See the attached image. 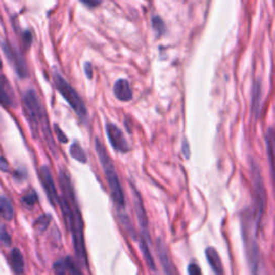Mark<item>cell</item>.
Wrapping results in <instances>:
<instances>
[{
	"label": "cell",
	"mask_w": 275,
	"mask_h": 275,
	"mask_svg": "<svg viewBox=\"0 0 275 275\" xmlns=\"http://www.w3.org/2000/svg\"><path fill=\"white\" fill-rule=\"evenodd\" d=\"M59 182L62 186L63 195H65L72 205V221H71V229L72 238H73V246L74 252L76 255L77 262L84 268H88L87 262V254H86L85 247V240H84V222L82 218V214L80 212V208L77 205L74 191L71 185L70 177L67 172H62L59 173Z\"/></svg>",
	"instance_id": "6da1fadb"
},
{
	"label": "cell",
	"mask_w": 275,
	"mask_h": 275,
	"mask_svg": "<svg viewBox=\"0 0 275 275\" xmlns=\"http://www.w3.org/2000/svg\"><path fill=\"white\" fill-rule=\"evenodd\" d=\"M241 227H242V237L244 241V248L246 259L251 269L252 275H261L262 258L260 247L257 242V232L254 212L252 210H245L243 216L241 217Z\"/></svg>",
	"instance_id": "7a4b0ae2"
},
{
	"label": "cell",
	"mask_w": 275,
	"mask_h": 275,
	"mask_svg": "<svg viewBox=\"0 0 275 275\" xmlns=\"http://www.w3.org/2000/svg\"><path fill=\"white\" fill-rule=\"evenodd\" d=\"M95 150H96L97 152L102 170L103 172H105L112 199H113L115 205L117 206L118 211L122 212L124 211L126 206L123 187H122V184H120V180H119L114 163L111 160L106 146L102 144V142L98 139V138L95 139Z\"/></svg>",
	"instance_id": "3957f363"
},
{
	"label": "cell",
	"mask_w": 275,
	"mask_h": 275,
	"mask_svg": "<svg viewBox=\"0 0 275 275\" xmlns=\"http://www.w3.org/2000/svg\"><path fill=\"white\" fill-rule=\"evenodd\" d=\"M252 173V186H253V197L255 202V221L256 226L259 229L261 225V220L266 208V191L263 183V178L261 176V172L256 162L252 163L251 168Z\"/></svg>",
	"instance_id": "277c9868"
},
{
	"label": "cell",
	"mask_w": 275,
	"mask_h": 275,
	"mask_svg": "<svg viewBox=\"0 0 275 275\" xmlns=\"http://www.w3.org/2000/svg\"><path fill=\"white\" fill-rule=\"evenodd\" d=\"M54 83L57 91L62 95L64 99L69 103V106L73 109L75 114L81 119L87 117V109H86L85 103L72 86L62 75L57 73L54 75Z\"/></svg>",
	"instance_id": "5b68a950"
},
{
	"label": "cell",
	"mask_w": 275,
	"mask_h": 275,
	"mask_svg": "<svg viewBox=\"0 0 275 275\" xmlns=\"http://www.w3.org/2000/svg\"><path fill=\"white\" fill-rule=\"evenodd\" d=\"M23 108L26 118H27L33 138H38L39 122L44 108L41 106L37 93L33 89H28L23 95Z\"/></svg>",
	"instance_id": "8992f818"
},
{
	"label": "cell",
	"mask_w": 275,
	"mask_h": 275,
	"mask_svg": "<svg viewBox=\"0 0 275 275\" xmlns=\"http://www.w3.org/2000/svg\"><path fill=\"white\" fill-rule=\"evenodd\" d=\"M2 48L6 57L10 60L11 65L13 66L16 74L20 76V79H27L29 75L28 68L25 63L23 55L20 53V51L13 48L10 43L8 42H3Z\"/></svg>",
	"instance_id": "52a82bcc"
},
{
	"label": "cell",
	"mask_w": 275,
	"mask_h": 275,
	"mask_svg": "<svg viewBox=\"0 0 275 275\" xmlns=\"http://www.w3.org/2000/svg\"><path fill=\"white\" fill-rule=\"evenodd\" d=\"M132 188V198H133V204H134V210H135V215L138 218V222H139L140 228H141V237L148 241V242L151 243L150 240V234H149V220L148 216H146V212L144 209V204L142 201V198L139 194V192L131 185Z\"/></svg>",
	"instance_id": "ba28073f"
},
{
	"label": "cell",
	"mask_w": 275,
	"mask_h": 275,
	"mask_svg": "<svg viewBox=\"0 0 275 275\" xmlns=\"http://www.w3.org/2000/svg\"><path fill=\"white\" fill-rule=\"evenodd\" d=\"M108 139L110 144L115 151L120 153H127L130 151V145H129L127 139L125 138L124 132L114 124H108L106 127Z\"/></svg>",
	"instance_id": "9c48e42d"
},
{
	"label": "cell",
	"mask_w": 275,
	"mask_h": 275,
	"mask_svg": "<svg viewBox=\"0 0 275 275\" xmlns=\"http://www.w3.org/2000/svg\"><path fill=\"white\" fill-rule=\"evenodd\" d=\"M40 179L43 188L47 193L48 199L50 203L56 206V203L58 202V195L56 191V186L53 179V175H52V172L48 166H42L40 169Z\"/></svg>",
	"instance_id": "30bf717a"
},
{
	"label": "cell",
	"mask_w": 275,
	"mask_h": 275,
	"mask_svg": "<svg viewBox=\"0 0 275 275\" xmlns=\"http://www.w3.org/2000/svg\"><path fill=\"white\" fill-rule=\"evenodd\" d=\"M156 251L158 254V258H159L163 274L165 275H177L175 265H174L173 261H172V258L169 254V249L166 246V243L163 242L160 238H158L156 240Z\"/></svg>",
	"instance_id": "8fae6325"
},
{
	"label": "cell",
	"mask_w": 275,
	"mask_h": 275,
	"mask_svg": "<svg viewBox=\"0 0 275 275\" xmlns=\"http://www.w3.org/2000/svg\"><path fill=\"white\" fill-rule=\"evenodd\" d=\"M39 129H41L43 138H44V141H45V143L48 145L50 152L54 155V157H57L58 156V155H57V146H56V143L54 142L53 134H52V129H51V125H50L45 110L42 112V114L40 116Z\"/></svg>",
	"instance_id": "7c38bea8"
},
{
	"label": "cell",
	"mask_w": 275,
	"mask_h": 275,
	"mask_svg": "<svg viewBox=\"0 0 275 275\" xmlns=\"http://www.w3.org/2000/svg\"><path fill=\"white\" fill-rule=\"evenodd\" d=\"M265 146L270 167V174L275 188V130L272 128H270L268 132L265 133Z\"/></svg>",
	"instance_id": "4fadbf2b"
},
{
	"label": "cell",
	"mask_w": 275,
	"mask_h": 275,
	"mask_svg": "<svg viewBox=\"0 0 275 275\" xmlns=\"http://www.w3.org/2000/svg\"><path fill=\"white\" fill-rule=\"evenodd\" d=\"M205 257L209 262V265L215 275H225V269L221 261V258L216 251V248L208 247L205 249Z\"/></svg>",
	"instance_id": "5bb4252c"
},
{
	"label": "cell",
	"mask_w": 275,
	"mask_h": 275,
	"mask_svg": "<svg viewBox=\"0 0 275 275\" xmlns=\"http://www.w3.org/2000/svg\"><path fill=\"white\" fill-rule=\"evenodd\" d=\"M0 105L7 109L14 106V94L5 76L0 77Z\"/></svg>",
	"instance_id": "9a60e30c"
},
{
	"label": "cell",
	"mask_w": 275,
	"mask_h": 275,
	"mask_svg": "<svg viewBox=\"0 0 275 275\" xmlns=\"http://www.w3.org/2000/svg\"><path fill=\"white\" fill-rule=\"evenodd\" d=\"M113 91H114L115 97L119 101H123V102L130 101L133 97V93H132L130 84H129L127 80H124V79L116 81V83L114 84Z\"/></svg>",
	"instance_id": "2e32d148"
},
{
	"label": "cell",
	"mask_w": 275,
	"mask_h": 275,
	"mask_svg": "<svg viewBox=\"0 0 275 275\" xmlns=\"http://www.w3.org/2000/svg\"><path fill=\"white\" fill-rule=\"evenodd\" d=\"M10 264L16 275H22L25 271V260L19 248H13L10 253Z\"/></svg>",
	"instance_id": "e0dca14e"
},
{
	"label": "cell",
	"mask_w": 275,
	"mask_h": 275,
	"mask_svg": "<svg viewBox=\"0 0 275 275\" xmlns=\"http://www.w3.org/2000/svg\"><path fill=\"white\" fill-rule=\"evenodd\" d=\"M0 217L10 221L14 217V209L11 201L8 198L0 196Z\"/></svg>",
	"instance_id": "ac0fdd59"
},
{
	"label": "cell",
	"mask_w": 275,
	"mask_h": 275,
	"mask_svg": "<svg viewBox=\"0 0 275 275\" xmlns=\"http://www.w3.org/2000/svg\"><path fill=\"white\" fill-rule=\"evenodd\" d=\"M260 103H261V86L259 81L254 84L253 87V112L257 118L260 114Z\"/></svg>",
	"instance_id": "d6986e66"
},
{
	"label": "cell",
	"mask_w": 275,
	"mask_h": 275,
	"mask_svg": "<svg viewBox=\"0 0 275 275\" xmlns=\"http://www.w3.org/2000/svg\"><path fill=\"white\" fill-rule=\"evenodd\" d=\"M70 155L71 157L79 161L81 163H86L87 162V155H86L85 151L83 150V148L81 146V144L79 142H73L71 145H70Z\"/></svg>",
	"instance_id": "ffe728a7"
},
{
	"label": "cell",
	"mask_w": 275,
	"mask_h": 275,
	"mask_svg": "<svg viewBox=\"0 0 275 275\" xmlns=\"http://www.w3.org/2000/svg\"><path fill=\"white\" fill-rule=\"evenodd\" d=\"M51 220H52V217H51V215L49 214H43L41 215V216L36 220V222H34V229H36L38 232H43V231H45L48 229V227L50 226V223H51Z\"/></svg>",
	"instance_id": "44dd1931"
},
{
	"label": "cell",
	"mask_w": 275,
	"mask_h": 275,
	"mask_svg": "<svg viewBox=\"0 0 275 275\" xmlns=\"http://www.w3.org/2000/svg\"><path fill=\"white\" fill-rule=\"evenodd\" d=\"M66 265H67V271L69 272V275H84L82 271L80 270L79 265L73 260L72 257H66Z\"/></svg>",
	"instance_id": "7402d4cb"
},
{
	"label": "cell",
	"mask_w": 275,
	"mask_h": 275,
	"mask_svg": "<svg viewBox=\"0 0 275 275\" xmlns=\"http://www.w3.org/2000/svg\"><path fill=\"white\" fill-rule=\"evenodd\" d=\"M22 202L24 205L28 206V208H32L38 202V195L36 192H29L27 194H25L22 198Z\"/></svg>",
	"instance_id": "603a6c76"
},
{
	"label": "cell",
	"mask_w": 275,
	"mask_h": 275,
	"mask_svg": "<svg viewBox=\"0 0 275 275\" xmlns=\"http://www.w3.org/2000/svg\"><path fill=\"white\" fill-rule=\"evenodd\" d=\"M152 26H153V29L156 31V33L158 34L159 37L161 36V34L165 33V31H166V25L159 16H154L153 17V19H152Z\"/></svg>",
	"instance_id": "cb8c5ba5"
},
{
	"label": "cell",
	"mask_w": 275,
	"mask_h": 275,
	"mask_svg": "<svg viewBox=\"0 0 275 275\" xmlns=\"http://www.w3.org/2000/svg\"><path fill=\"white\" fill-rule=\"evenodd\" d=\"M0 243L6 247H9L12 243L11 236L9 235V232L7 231L5 226H0Z\"/></svg>",
	"instance_id": "d4e9b609"
},
{
	"label": "cell",
	"mask_w": 275,
	"mask_h": 275,
	"mask_svg": "<svg viewBox=\"0 0 275 275\" xmlns=\"http://www.w3.org/2000/svg\"><path fill=\"white\" fill-rule=\"evenodd\" d=\"M53 270L56 275H65L67 271V265L65 260H57L54 265H53Z\"/></svg>",
	"instance_id": "484cf974"
},
{
	"label": "cell",
	"mask_w": 275,
	"mask_h": 275,
	"mask_svg": "<svg viewBox=\"0 0 275 275\" xmlns=\"http://www.w3.org/2000/svg\"><path fill=\"white\" fill-rule=\"evenodd\" d=\"M187 271H188V275H202L200 266L195 262H192L188 265Z\"/></svg>",
	"instance_id": "4316f807"
},
{
	"label": "cell",
	"mask_w": 275,
	"mask_h": 275,
	"mask_svg": "<svg viewBox=\"0 0 275 275\" xmlns=\"http://www.w3.org/2000/svg\"><path fill=\"white\" fill-rule=\"evenodd\" d=\"M23 37V43L26 48H29L32 43V34L29 30H25L22 34Z\"/></svg>",
	"instance_id": "83f0119b"
},
{
	"label": "cell",
	"mask_w": 275,
	"mask_h": 275,
	"mask_svg": "<svg viewBox=\"0 0 275 275\" xmlns=\"http://www.w3.org/2000/svg\"><path fill=\"white\" fill-rule=\"evenodd\" d=\"M54 131H55V133H56V135H57V138H58L60 142H62V143H67L68 142L67 135L63 132L62 129L58 127V125H54Z\"/></svg>",
	"instance_id": "f1b7e54d"
},
{
	"label": "cell",
	"mask_w": 275,
	"mask_h": 275,
	"mask_svg": "<svg viewBox=\"0 0 275 275\" xmlns=\"http://www.w3.org/2000/svg\"><path fill=\"white\" fill-rule=\"evenodd\" d=\"M79 2L82 3L83 5H85L86 7L94 9V8H97L98 6H100L102 0H79Z\"/></svg>",
	"instance_id": "f546056e"
},
{
	"label": "cell",
	"mask_w": 275,
	"mask_h": 275,
	"mask_svg": "<svg viewBox=\"0 0 275 275\" xmlns=\"http://www.w3.org/2000/svg\"><path fill=\"white\" fill-rule=\"evenodd\" d=\"M84 72H85L86 76H87L88 80L93 79L94 70H93V66H91L90 63H85V65H84Z\"/></svg>",
	"instance_id": "4dcf8cb0"
},
{
	"label": "cell",
	"mask_w": 275,
	"mask_h": 275,
	"mask_svg": "<svg viewBox=\"0 0 275 275\" xmlns=\"http://www.w3.org/2000/svg\"><path fill=\"white\" fill-rule=\"evenodd\" d=\"M0 171H3V172L10 171V166H9V162L3 156H0Z\"/></svg>",
	"instance_id": "1f68e13d"
},
{
	"label": "cell",
	"mask_w": 275,
	"mask_h": 275,
	"mask_svg": "<svg viewBox=\"0 0 275 275\" xmlns=\"http://www.w3.org/2000/svg\"><path fill=\"white\" fill-rule=\"evenodd\" d=\"M183 154H184V156L188 159L189 157H191V149H189V144L187 141H184L183 142Z\"/></svg>",
	"instance_id": "d6a6232c"
},
{
	"label": "cell",
	"mask_w": 275,
	"mask_h": 275,
	"mask_svg": "<svg viewBox=\"0 0 275 275\" xmlns=\"http://www.w3.org/2000/svg\"><path fill=\"white\" fill-rule=\"evenodd\" d=\"M3 68V62H2V58H0V69Z\"/></svg>",
	"instance_id": "836d02e7"
}]
</instances>
